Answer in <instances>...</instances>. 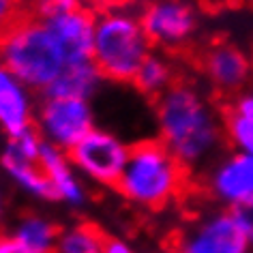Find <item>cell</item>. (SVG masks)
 Instances as JSON below:
<instances>
[{
  "label": "cell",
  "mask_w": 253,
  "mask_h": 253,
  "mask_svg": "<svg viewBox=\"0 0 253 253\" xmlns=\"http://www.w3.org/2000/svg\"><path fill=\"white\" fill-rule=\"evenodd\" d=\"M94 17L97 11L82 4V7L62 13L54 20L45 22L52 35L65 49L69 62L92 60V39H94Z\"/></svg>",
  "instance_id": "obj_13"
},
{
  "label": "cell",
  "mask_w": 253,
  "mask_h": 253,
  "mask_svg": "<svg viewBox=\"0 0 253 253\" xmlns=\"http://www.w3.org/2000/svg\"><path fill=\"white\" fill-rule=\"evenodd\" d=\"M223 131H225V142L230 144L234 153L253 157V125L251 123H247V120H243L232 112H225Z\"/></svg>",
  "instance_id": "obj_19"
},
{
  "label": "cell",
  "mask_w": 253,
  "mask_h": 253,
  "mask_svg": "<svg viewBox=\"0 0 253 253\" xmlns=\"http://www.w3.org/2000/svg\"><path fill=\"white\" fill-rule=\"evenodd\" d=\"M22 243H26L35 253H54L56 238H58V227L47 217L41 214H26L15 223L11 230Z\"/></svg>",
  "instance_id": "obj_18"
},
{
  "label": "cell",
  "mask_w": 253,
  "mask_h": 253,
  "mask_svg": "<svg viewBox=\"0 0 253 253\" xmlns=\"http://www.w3.org/2000/svg\"><path fill=\"white\" fill-rule=\"evenodd\" d=\"M105 236L92 223H73L58 230L54 253H103Z\"/></svg>",
  "instance_id": "obj_17"
},
{
  "label": "cell",
  "mask_w": 253,
  "mask_h": 253,
  "mask_svg": "<svg viewBox=\"0 0 253 253\" xmlns=\"http://www.w3.org/2000/svg\"><path fill=\"white\" fill-rule=\"evenodd\" d=\"M227 112L236 114V116H240L243 120L253 125V88H245V90H240L238 94H234Z\"/></svg>",
  "instance_id": "obj_21"
},
{
  "label": "cell",
  "mask_w": 253,
  "mask_h": 253,
  "mask_svg": "<svg viewBox=\"0 0 253 253\" xmlns=\"http://www.w3.org/2000/svg\"><path fill=\"white\" fill-rule=\"evenodd\" d=\"M185 180V166L157 137L131 144L116 189L131 204L157 211L178 198Z\"/></svg>",
  "instance_id": "obj_3"
},
{
  "label": "cell",
  "mask_w": 253,
  "mask_h": 253,
  "mask_svg": "<svg viewBox=\"0 0 253 253\" xmlns=\"http://www.w3.org/2000/svg\"><path fill=\"white\" fill-rule=\"evenodd\" d=\"M153 47L178 49L198 33V11L187 0H155L140 13Z\"/></svg>",
  "instance_id": "obj_8"
},
{
  "label": "cell",
  "mask_w": 253,
  "mask_h": 253,
  "mask_svg": "<svg viewBox=\"0 0 253 253\" xmlns=\"http://www.w3.org/2000/svg\"><path fill=\"white\" fill-rule=\"evenodd\" d=\"M150 52L153 43L142 26L140 13L123 4H110L97 11L90 58L105 82H133L137 69Z\"/></svg>",
  "instance_id": "obj_2"
},
{
  "label": "cell",
  "mask_w": 253,
  "mask_h": 253,
  "mask_svg": "<svg viewBox=\"0 0 253 253\" xmlns=\"http://www.w3.org/2000/svg\"><path fill=\"white\" fill-rule=\"evenodd\" d=\"M24 13L17 0H0V37L13 26Z\"/></svg>",
  "instance_id": "obj_22"
},
{
  "label": "cell",
  "mask_w": 253,
  "mask_h": 253,
  "mask_svg": "<svg viewBox=\"0 0 253 253\" xmlns=\"http://www.w3.org/2000/svg\"><path fill=\"white\" fill-rule=\"evenodd\" d=\"M159 140L185 169H202L217 161L225 142L223 118L198 86L176 82L155 103Z\"/></svg>",
  "instance_id": "obj_1"
},
{
  "label": "cell",
  "mask_w": 253,
  "mask_h": 253,
  "mask_svg": "<svg viewBox=\"0 0 253 253\" xmlns=\"http://www.w3.org/2000/svg\"><path fill=\"white\" fill-rule=\"evenodd\" d=\"M39 103L35 90L0 62V129L7 137H15L35 129V116Z\"/></svg>",
  "instance_id": "obj_11"
},
{
  "label": "cell",
  "mask_w": 253,
  "mask_h": 253,
  "mask_svg": "<svg viewBox=\"0 0 253 253\" xmlns=\"http://www.w3.org/2000/svg\"><path fill=\"white\" fill-rule=\"evenodd\" d=\"M17 2H20V7L22 9H33L37 2H39V0H17Z\"/></svg>",
  "instance_id": "obj_26"
},
{
  "label": "cell",
  "mask_w": 253,
  "mask_h": 253,
  "mask_svg": "<svg viewBox=\"0 0 253 253\" xmlns=\"http://www.w3.org/2000/svg\"><path fill=\"white\" fill-rule=\"evenodd\" d=\"M0 62L28 88L45 94L65 71L69 58L47 24L30 13L22 15L0 37Z\"/></svg>",
  "instance_id": "obj_4"
},
{
  "label": "cell",
  "mask_w": 253,
  "mask_h": 253,
  "mask_svg": "<svg viewBox=\"0 0 253 253\" xmlns=\"http://www.w3.org/2000/svg\"><path fill=\"white\" fill-rule=\"evenodd\" d=\"M202 71L214 90L234 97L249 84L253 65L245 49L232 43H214L202 56Z\"/></svg>",
  "instance_id": "obj_10"
},
{
  "label": "cell",
  "mask_w": 253,
  "mask_h": 253,
  "mask_svg": "<svg viewBox=\"0 0 253 253\" xmlns=\"http://www.w3.org/2000/svg\"><path fill=\"white\" fill-rule=\"evenodd\" d=\"M142 94L150 99H159L163 92L169 90L176 80H174V67L169 58H166L161 52H150L148 58L142 62L137 69L133 82H131Z\"/></svg>",
  "instance_id": "obj_16"
},
{
  "label": "cell",
  "mask_w": 253,
  "mask_h": 253,
  "mask_svg": "<svg viewBox=\"0 0 253 253\" xmlns=\"http://www.w3.org/2000/svg\"><path fill=\"white\" fill-rule=\"evenodd\" d=\"M0 169H2V174L7 176L11 185L20 189L22 193H26L35 200L54 202L52 187H49V180L45 172L41 169L39 161L24 159V157L4 148L2 155H0Z\"/></svg>",
  "instance_id": "obj_14"
},
{
  "label": "cell",
  "mask_w": 253,
  "mask_h": 253,
  "mask_svg": "<svg viewBox=\"0 0 253 253\" xmlns=\"http://www.w3.org/2000/svg\"><path fill=\"white\" fill-rule=\"evenodd\" d=\"M129 148L131 144H126L118 133L94 126L84 140L69 150V159L84 180L101 187H116Z\"/></svg>",
  "instance_id": "obj_6"
},
{
  "label": "cell",
  "mask_w": 253,
  "mask_h": 253,
  "mask_svg": "<svg viewBox=\"0 0 253 253\" xmlns=\"http://www.w3.org/2000/svg\"><path fill=\"white\" fill-rule=\"evenodd\" d=\"M94 110L86 99L43 97L37 107L35 131L43 142L69 153L94 129Z\"/></svg>",
  "instance_id": "obj_5"
},
{
  "label": "cell",
  "mask_w": 253,
  "mask_h": 253,
  "mask_svg": "<svg viewBox=\"0 0 253 253\" xmlns=\"http://www.w3.org/2000/svg\"><path fill=\"white\" fill-rule=\"evenodd\" d=\"M0 253H35L13 232H0Z\"/></svg>",
  "instance_id": "obj_24"
},
{
  "label": "cell",
  "mask_w": 253,
  "mask_h": 253,
  "mask_svg": "<svg viewBox=\"0 0 253 253\" xmlns=\"http://www.w3.org/2000/svg\"><path fill=\"white\" fill-rule=\"evenodd\" d=\"M174 253H253L238 219L219 208L200 214L178 234Z\"/></svg>",
  "instance_id": "obj_7"
},
{
  "label": "cell",
  "mask_w": 253,
  "mask_h": 253,
  "mask_svg": "<svg viewBox=\"0 0 253 253\" xmlns=\"http://www.w3.org/2000/svg\"><path fill=\"white\" fill-rule=\"evenodd\" d=\"M103 253H135V249L126 243L125 238H118V236H110L105 238V247H103Z\"/></svg>",
  "instance_id": "obj_25"
},
{
  "label": "cell",
  "mask_w": 253,
  "mask_h": 253,
  "mask_svg": "<svg viewBox=\"0 0 253 253\" xmlns=\"http://www.w3.org/2000/svg\"><path fill=\"white\" fill-rule=\"evenodd\" d=\"M82 4H84V0H39L30 11L41 22H49L62 13H69V11L82 7Z\"/></svg>",
  "instance_id": "obj_20"
},
{
  "label": "cell",
  "mask_w": 253,
  "mask_h": 253,
  "mask_svg": "<svg viewBox=\"0 0 253 253\" xmlns=\"http://www.w3.org/2000/svg\"><path fill=\"white\" fill-rule=\"evenodd\" d=\"M208 195L227 211H236L253 198V157L232 153L221 157L206 174Z\"/></svg>",
  "instance_id": "obj_9"
},
{
  "label": "cell",
  "mask_w": 253,
  "mask_h": 253,
  "mask_svg": "<svg viewBox=\"0 0 253 253\" xmlns=\"http://www.w3.org/2000/svg\"><path fill=\"white\" fill-rule=\"evenodd\" d=\"M234 217L238 219L240 227H243L247 240H249V245L253 247V198L249 202H245L243 206H238L236 211H232Z\"/></svg>",
  "instance_id": "obj_23"
},
{
  "label": "cell",
  "mask_w": 253,
  "mask_h": 253,
  "mask_svg": "<svg viewBox=\"0 0 253 253\" xmlns=\"http://www.w3.org/2000/svg\"><path fill=\"white\" fill-rule=\"evenodd\" d=\"M39 166L49 180L54 202H60V204L75 208V211L86 206V202H88L86 182L80 176L78 169L73 168L71 159H69V153L43 142Z\"/></svg>",
  "instance_id": "obj_12"
},
{
  "label": "cell",
  "mask_w": 253,
  "mask_h": 253,
  "mask_svg": "<svg viewBox=\"0 0 253 253\" xmlns=\"http://www.w3.org/2000/svg\"><path fill=\"white\" fill-rule=\"evenodd\" d=\"M4 211V191H2V182H0V217H2Z\"/></svg>",
  "instance_id": "obj_27"
},
{
  "label": "cell",
  "mask_w": 253,
  "mask_h": 253,
  "mask_svg": "<svg viewBox=\"0 0 253 253\" xmlns=\"http://www.w3.org/2000/svg\"><path fill=\"white\" fill-rule=\"evenodd\" d=\"M103 82V75L92 60H75L65 67V71L58 75V80L49 86L43 97H71L90 101L99 92Z\"/></svg>",
  "instance_id": "obj_15"
}]
</instances>
